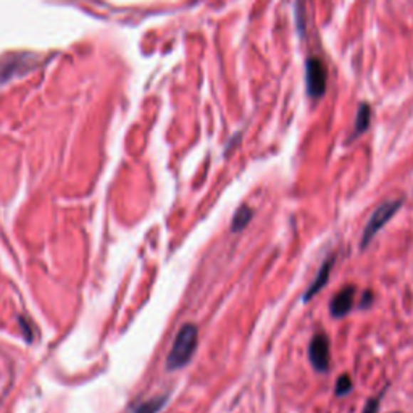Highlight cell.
<instances>
[{
  "mask_svg": "<svg viewBox=\"0 0 413 413\" xmlns=\"http://www.w3.org/2000/svg\"><path fill=\"white\" fill-rule=\"evenodd\" d=\"M197 341H199V330L196 325L187 323L184 326H181V330L176 334L172 350H169L167 358L168 372L181 370L192 360L194 352L197 349Z\"/></svg>",
  "mask_w": 413,
  "mask_h": 413,
  "instance_id": "6da1fadb",
  "label": "cell"
},
{
  "mask_svg": "<svg viewBox=\"0 0 413 413\" xmlns=\"http://www.w3.org/2000/svg\"><path fill=\"white\" fill-rule=\"evenodd\" d=\"M404 205V200L400 199H394V200H387V202L381 204L378 209L373 211L372 218H370L365 229H363V234H362V242H360V249L362 251H365V249L372 244V241L376 234L380 233V231L386 226L387 223H390L394 215L397 214L400 210V206Z\"/></svg>",
  "mask_w": 413,
  "mask_h": 413,
  "instance_id": "7a4b0ae2",
  "label": "cell"
},
{
  "mask_svg": "<svg viewBox=\"0 0 413 413\" xmlns=\"http://www.w3.org/2000/svg\"><path fill=\"white\" fill-rule=\"evenodd\" d=\"M326 68L318 57H310L305 62V83L310 99H321L326 93Z\"/></svg>",
  "mask_w": 413,
  "mask_h": 413,
  "instance_id": "3957f363",
  "label": "cell"
},
{
  "mask_svg": "<svg viewBox=\"0 0 413 413\" xmlns=\"http://www.w3.org/2000/svg\"><path fill=\"white\" fill-rule=\"evenodd\" d=\"M308 360L317 373H326L331 363V343L325 333H315L308 344Z\"/></svg>",
  "mask_w": 413,
  "mask_h": 413,
  "instance_id": "277c9868",
  "label": "cell"
},
{
  "mask_svg": "<svg viewBox=\"0 0 413 413\" xmlns=\"http://www.w3.org/2000/svg\"><path fill=\"white\" fill-rule=\"evenodd\" d=\"M357 289L355 286H344L339 293L333 297L330 302V313L333 318H344L345 315H349L354 308V299H355Z\"/></svg>",
  "mask_w": 413,
  "mask_h": 413,
  "instance_id": "5b68a950",
  "label": "cell"
},
{
  "mask_svg": "<svg viewBox=\"0 0 413 413\" xmlns=\"http://www.w3.org/2000/svg\"><path fill=\"white\" fill-rule=\"evenodd\" d=\"M334 262H336V255H331V257H328L323 265L320 266V270L317 273V276H315L313 279V283L310 284V286L307 288L305 293H303V297H302V300L308 303L310 300L313 299L315 296H317L321 289H323L328 281H330V275H331V270H333V266H334Z\"/></svg>",
  "mask_w": 413,
  "mask_h": 413,
  "instance_id": "8992f818",
  "label": "cell"
},
{
  "mask_svg": "<svg viewBox=\"0 0 413 413\" xmlns=\"http://www.w3.org/2000/svg\"><path fill=\"white\" fill-rule=\"evenodd\" d=\"M370 123H372V107H370V103L363 102V103H360V107H358V110H357L354 131H352V136H350L349 141L360 137L363 132H367L368 127H370Z\"/></svg>",
  "mask_w": 413,
  "mask_h": 413,
  "instance_id": "52a82bcc",
  "label": "cell"
},
{
  "mask_svg": "<svg viewBox=\"0 0 413 413\" xmlns=\"http://www.w3.org/2000/svg\"><path fill=\"white\" fill-rule=\"evenodd\" d=\"M253 216V210L247 205H241L238 210L234 211L233 220H231V233H241L247 228V224L251 223Z\"/></svg>",
  "mask_w": 413,
  "mask_h": 413,
  "instance_id": "ba28073f",
  "label": "cell"
},
{
  "mask_svg": "<svg viewBox=\"0 0 413 413\" xmlns=\"http://www.w3.org/2000/svg\"><path fill=\"white\" fill-rule=\"evenodd\" d=\"M168 402V396H157L154 399H149L142 402L141 405L136 407V410L132 413H159L165 404Z\"/></svg>",
  "mask_w": 413,
  "mask_h": 413,
  "instance_id": "9c48e42d",
  "label": "cell"
},
{
  "mask_svg": "<svg viewBox=\"0 0 413 413\" xmlns=\"http://www.w3.org/2000/svg\"><path fill=\"white\" fill-rule=\"evenodd\" d=\"M354 391V382H352L349 375H341L336 381V387H334V392H336L338 397H344Z\"/></svg>",
  "mask_w": 413,
  "mask_h": 413,
  "instance_id": "30bf717a",
  "label": "cell"
},
{
  "mask_svg": "<svg viewBox=\"0 0 413 413\" xmlns=\"http://www.w3.org/2000/svg\"><path fill=\"white\" fill-rule=\"evenodd\" d=\"M296 18H297V29H299V34L305 36V4H303V0H297Z\"/></svg>",
  "mask_w": 413,
  "mask_h": 413,
  "instance_id": "8fae6325",
  "label": "cell"
},
{
  "mask_svg": "<svg viewBox=\"0 0 413 413\" xmlns=\"http://www.w3.org/2000/svg\"><path fill=\"white\" fill-rule=\"evenodd\" d=\"M382 394H385V391L380 392L376 397H370L367 400L365 407H363V412L362 413H378V410H380V402H381V399H382Z\"/></svg>",
  "mask_w": 413,
  "mask_h": 413,
  "instance_id": "7c38bea8",
  "label": "cell"
},
{
  "mask_svg": "<svg viewBox=\"0 0 413 413\" xmlns=\"http://www.w3.org/2000/svg\"><path fill=\"white\" fill-rule=\"evenodd\" d=\"M372 303H373V293L368 289V291H365V293H363L360 305H358V308H362V310L370 308V307H372Z\"/></svg>",
  "mask_w": 413,
  "mask_h": 413,
  "instance_id": "4fadbf2b",
  "label": "cell"
},
{
  "mask_svg": "<svg viewBox=\"0 0 413 413\" xmlns=\"http://www.w3.org/2000/svg\"><path fill=\"white\" fill-rule=\"evenodd\" d=\"M392 413H400V412H392Z\"/></svg>",
  "mask_w": 413,
  "mask_h": 413,
  "instance_id": "5bb4252c",
  "label": "cell"
}]
</instances>
